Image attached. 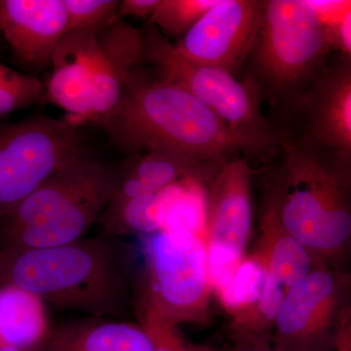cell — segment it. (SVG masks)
<instances>
[{"label": "cell", "mask_w": 351, "mask_h": 351, "mask_svg": "<svg viewBox=\"0 0 351 351\" xmlns=\"http://www.w3.org/2000/svg\"><path fill=\"white\" fill-rule=\"evenodd\" d=\"M291 127L315 142L351 154V56L338 53L287 119L272 126Z\"/></svg>", "instance_id": "13"}, {"label": "cell", "mask_w": 351, "mask_h": 351, "mask_svg": "<svg viewBox=\"0 0 351 351\" xmlns=\"http://www.w3.org/2000/svg\"><path fill=\"white\" fill-rule=\"evenodd\" d=\"M145 258V294L138 309L177 326L205 322L213 293L205 240L186 232L156 233Z\"/></svg>", "instance_id": "8"}, {"label": "cell", "mask_w": 351, "mask_h": 351, "mask_svg": "<svg viewBox=\"0 0 351 351\" xmlns=\"http://www.w3.org/2000/svg\"><path fill=\"white\" fill-rule=\"evenodd\" d=\"M45 302L24 289L0 285V346L31 348L50 338Z\"/></svg>", "instance_id": "18"}, {"label": "cell", "mask_w": 351, "mask_h": 351, "mask_svg": "<svg viewBox=\"0 0 351 351\" xmlns=\"http://www.w3.org/2000/svg\"><path fill=\"white\" fill-rule=\"evenodd\" d=\"M219 0H160L147 24L168 40L181 38Z\"/></svg>", "instance_id": "20"}, {"label": "cell", "mask_w": 351, "mask_h": 351, "mask_svg": "<svg viewBox=\"0 0 351 351\" xmlns=\"http://www.w3.org/2000/svg\"><path fill=\"white\" fill-rule=\"evenodd\" d=\"M18 71H14V69L8 68L5 64H2L0 62V84L1 83L7 82V80L12 78L14 75L17 73Z\"/></svg>", "instance_id": "29"}, {"label": "cell", "mask_w": 351, "mask_h": 351, "mask_svg": "<svg viewBox=\"0 0 351 351\" xmlns=\"http://www.w3.org/2000/svg\"><path fill=\"white\" fill-rule=\"evenodd\" d=\"M68 16L69 32L100 31L117 19L119 0H63Z\"/></svg>", "instance_id": "21"}, {"label": "cell", "mask_w": 351, "mask_h": 351, "mask_svg": "<svg viewBox=\"0 0 351 351\" xmlns=\"http://www.w3.org/2000/svg\"><path fill=\"white\" fill-rule=\"evenodd\" d=\"M274 128L283 162L271 182L284 226L316 260L341 269L351 242V154Z\"/></svg>", "instance_id": "1"}, {"label": "cell", "mask_w": 351, "mask_h": 351, "mask_svg": "<svg viewBox=\"0 0 351 351\" xmlns=\"http://www.w3.org/2000/svg\"><path fill=\"white\" fill-rule=\"evenodd\" d=\"M43 92V83L38 78L16 73L0 84V117L38 103Z\"/></svg>", "instance_id": "23"}, {"label": "cell", "mask_w": 351, "mask_h": 351, "mask_svg": "<svg viewBox=\"0 0 351 351\" xmlns=\"http://www.w3.org/2000/svg\"><path fill=\"white\" fill-rule=\"evenodd\" d=\"M97 125L127 152H169L218 163L240 154L228 129L206 106L142 64L129 73L119 107Z\"/></svg>", "instance_id": "3"}, {"label": "cell", "mask_w": 351, "mask_h": 351, "mask_svg": "<svg viewBox=\"0 0 351 351\" xmlns=\"http://www.w3.org/2000/svg\"><path fill=\"white\" fill-rule=\"evenodd\" d=\"M68 32L63 0H0V34L29 68L50 66L55 48Z\"/></svg>", "instance_id": "14"}, {"label": "cell", "mask_w": 351, "mask_h": 351, "mask_svg": "<svg viewBox=\"0 0 351 351\" xmlns=\"http://www.w3.org/2000/svg\"><path fill=\"white\" fill-rule=\"evenodd\" d=\"M335 351H351V318H346L341 323L337 334Z\"/></svg>", "instance_id": "27"}, {"label": "cell", "mask_w": 351, "mask_h": 351, "mask_svg": "<svg viewBox=\"0 0 351 351\" xmlns=\"http://www.w3.org/2000/svg\"><path fill=\"white\" fill-rule=\"evenodd\" d=\"M160 0H122L117 7V18H151Z\"/></svg>", "instance_id": "26"}, {"label": "cell", "mask_w": 351, "mask_h": 351, "mask_svg": "<svg viewBox=\"0 0 351 351\" xmlns=\"http://www.w3.org/2000/svg\"><path fill=\"white\" fill-rule=\"evenodd\" d=\"M262 0H219L174 44L184 59L237 76L243 69L260 18Z\"/></svg>", "instance_id": "11"}, {"label": "cell", "mask_w": 351, "mask_h": 351, "mask_svg": "<svg viewBox=\"0 0 351 351\" xmlns=\"http://www.w3.org/2000/svg\"><path fill=\"white\" fill-rule=\"evenodd\" d=\"M350 274L319 263L284 298L274 320L272 341L286 348L336 346L341 320L350 308Z\"/></svg>", "instance_id": "10"}, {"label": "cell", "mask_w": 351, "mask_h": 351, "mask_svg": "<svg viewBox=\"0 0 351 351\" xmlns=\"http://www.w3.org/2000/svg\"><path fill=\"white\" fill-rule=\"evenodd\" d=\"M142 34L115 20L100 31L66 32L51 58L48 100L69 123L105 119L119 107L129 73L143 64Z\"/></svg>", "instance_id": "6"}, {"label": "cell", "mask_w": 351, "mask_h": 351, "mask_svg": "<svg viewBox=\"0 0 351 351\" xmlns=\"http://www.w3.org/2000/svg\"><path fill=\"white\" fill-rule=\"evenodd\" d=\"M0 351H57L55 346H53L51 338L43 343L38 346H31V348H15V346H1Z\"/></svg>", "instance_id": "28"}, {"label": "cell", "mask_w": 351, "mask_h": 351, "mask_svg": "<svg viewBox=\"0 0 351 351\" xmlns=\"http://www.w3.org/2000/svg\"><path fill=\"white\" fill-rule=\"evenodd\" d=\"M223 164L169 152H147L122 169L110 203L158 193L184 182H199L207 189Z\"/></svg>", "instance_id": "16"}, {"label": "cell", "mask_w": 351, "mask_h": 351, "mask_svg": "<svg viewBox=\"0 0 351 351\" xmlns=\"http://www.w3.org/2000/svg\"><path fill=\"white\" fill-rule=\"evenodd\" d=\"M122 169L83 152L0 218V250L62 246L84 239L112 202Z\"/></svg>", "instance_id": "5"}, {"label": "cell", "mask_w": 351, "mask_h": 351, "mask_svg": "<svg viewBox=\"0 0 351 351\" xmlns=\"http://www.w3.org/2000/svg\"><path fill=\"white\" fill-rule=\"evenodd\" d=\"M144 62L154 75L184 88L206 106L230 131L239 154L250 162L269 163L281 154L280 144L260 97L223 69L184 59L154 25L143 29Z\"/></svg>", "instance_id": "7"}, {"label": "cell", "mask_w": 351, "mask_h": 351, "mask_svg": "<svg viewBox=\"0 0 351 351\" xmlns=\"http://www.w3.org/2000/svg\"><path fill=\"white\" fill-rule=\"evenodd\" d=\"M83 152L80 132L66 120L36 117L1 124L0 218Z\"/></svg>", "instance_id": "9"}, {"label": "cell", "mask_w": 351, "mask_h": 351, "mask_svg": "<svg viewBox=\"0 0 351 351\" xmlns=\"http://www.w3.org/2000/svg\"><path fill=\"white\" fill-rule=\"evenodd\" d=\"M330 48L319 16L304 0H262L243 82L271 110L270 123L287 119L326 69Z\"/></svg>", "instance_id": "4"}, {"label": "cell", "mask_w": 351, "mask_h": 351, "mask_svg": "<svg viewBox=\"0 0 351 351\" xmlns=\"http://www.w3.org/2000/svg\"><path fill=\"white\" fill-rule=\"evenodd\" d=\"M321 22L331 50L351 56V8Z\"/></svg>", "instance_id": "24"}, {"label": "cell", "mask_w": 351, "mask_h": 351, "mask_svg": "<svg viewBox=\"0 0 351 351\" xmlns=\"http://www.w3.org/2000/svg\"><path fill=\"white\" fill-rule=\"evenodd\" d=\"M254 257L262 265L270 285L287 294L320 263L288 232L279 213L274 184L267 189Z\"/></svg>", "instance_id": "15"}, {"label": "cell", "mask_w": 351, "mask_h": 351, "mask_svg": "<svg viewBox=\"0 0 351 351\" xmlns=\"http://www.w3.org/2000/svg\"><path fill=\"white\" fill-rule=\"evenodd\" d=\"M50 338L57 351H154L142 327L105 318L53 328Z\"/></svg>", "instance_id": "17"}, {"label": "cell", "mask_w": 351, "mask_h": 351, "mask_svg": "<svg viewBox=\"0 0 351 351\" xmlns=\"http://www.w3.org/2000/svg\"><path fill=\"white\" fill-rule=\"evenodd\" d=\"M234 345L230 351H335L334 346L324 348H298L277 346L272 341L271 334L233 335Z\"/></svg>", "instance_id": "25"}, {"label": "cell", "mask_w": 351, "mask_h": 351, "mask_svg": "<svg viewBox=\"0 0 351 351\" xmlns=\"http://www.w3.org/2000/svg\"><path fill=\"white\" fill-rule=\"evenodd\" d=\"M250 162L241 154L226 160L206 189L205 239L208 254L245 257L253 228Z\"/></svg>", "instance_id": "12"}, {"label": "cell", "mask_w": 351, "mask_h": 351, "mask_svg": "<svg viewBox=\"0 0 351 351\" xmlns=\"http://www.w3.org/2000/svg\"><path fill=\"white\" fill-rule=\"evenodd\" d=\"M29 291L44 302L97 318L126 315L131 277L117 237L101 234L62 246L0 250V285Z\"/></svg>", "instance_id": "2"}, {"label": "cell", "mask_w": 351, "mask_h": 351, "mask_svg": "<svg viewBox=\"0 0 351 351\" xmlns=\"http://www.w3.org/2000/svg\"><path fill=\"white\" fill-rule=\"evenodd\" d=\"M141 327L151 339L154 351H221L209 346H193L182 337L179 326L147 309H138Z\"/></svg>", "instance_id": "22"}, {"label": "cell", "mask_w": 351, "mask_h": 351, "mask_svg": "<svg viewBox=\"0 0 351 351\" xmlns=\"http://www.w3.org/2000/svg\"><path fill=\"white\" fill-rule=\"evenodd\" d=\"M184 182L158 193L110 203L99 221L103 234L117 237L130 233L154 235L162 232L171 204Z\"/></svg>", "instance_id": "19"}]
</instances>
